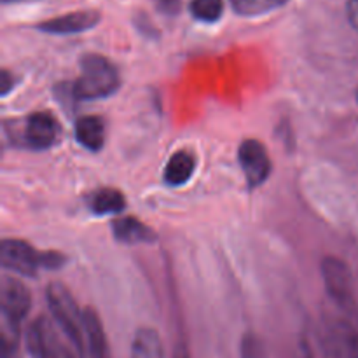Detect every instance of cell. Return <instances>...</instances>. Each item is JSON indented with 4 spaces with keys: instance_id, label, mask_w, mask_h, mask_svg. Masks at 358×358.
<instances>
[{
    "instance_id": "obj_25",
    "label": "cell",
    "mask_w": 358,
    "mask_h": 358,
    "mask_svg": "<svg viewBox=\"0 0 358 358\" xmlns=\"http://www.w3.org/2000/svg\"><path fill=\"white\" fill-rule=\"evenodd\" d=\"M13 90H14V76L9 72V70L3 69L2 70V90H0V93H2V96H7V94H9Z\"/></svg>"
},
{
    "instance_id": "obj_23",
    "label": "cell",
    "mask_w": 358,
    "mask_h": 358,
    "mask_svg": "<svg viewBox=\"0 0 358 358\" xmlns=\"http://www.w3.org/2000/svg\"><path fill=\"white\" fill-rule=\"evenodd\" d=\"M135 23H136V28L140 30V34L149 35V37H154V35H156V28L150 24L149 17H147L145 14H140V16L135 20Z\"/></svg>"
},
{
    "instance_id": "obj_28",
    "label": "cell",
    "mask_w": 358,
    "mask_h": 358,
    "mask_svg": "<svg viewBox=\"0 0 358 358\" xmlns=\"http://www.w3.org/2000/svg\"><path fill=\"white\" fill-rule=\"evenodd\" d=\"M173 358H191L187 355V352L185 350H177V353H175Z\"/></svg>"
},
{
    "instance_id": "obj_24",
    "label": "cell",
    "mask_w": 358,
    "mask_h": 358,
    "mask_svg": "<svg viewBox=\"0 0 358 358\" xmlns=\"http://www.w3.org/2000/svg\"><path fill=\"white\" fill-rule=\"evenodd\" d=\"M346 16L350 24L358 31V0H348L346 3Z\"/></svg>"
},
{
    "instance_id": "obj_27",
    "label": "cell",
    "mask_w": 358,
    "mask_h": 358,
    "mask_svg": "<svg viewBox=\"0 0 358 358\" xmlns=\"http://www.w3.org/2000/svg\"><path fill=\"white\" fill-rule=\"evenodd\" d=\"M297 358H317V357H315L313 352H311L310 345H303V346H301L299 355H297Z\"/></svg>"
},
{
    "instance_id": "obj_31",
    "label": "cell",
    "mask_w": 358,
    "mask_h": 358,
    "mask_svg": "<svg viewBox=\"0 0 358 358\" xmlns=\"http://www.w3.org/2000/svg\"><path fill=\"white\" fill-rule=\"evenodd\" d=\"M357 103H358V90H357Z\"/></svg>"
},
{
    "instance_id": "obj_21",
    "label": "cell",
    "mask_w": 358,
    "mask_h": 358,
    "mask_svg": "<svg viewBox=\"0 0 358 358\" xmlns=\"http://www.w3.org/2000/svg\"><path fill=\"white\" fill-rule=\"evenodd\" d=\"M66 262V257L59 252H44L42 254V269H59Z\"/></svg>"
},
{
    "instance_id": "obj_2",
    "label": "cell",
    "mask_w": 358,
    "mask_h": 358,
    "mask_svg": "<svg viewBox=\"0 0 358 358\" xmlns=\"http://www.w3.org/2000/svg\"><path fill=\"white\" fill-rule=\"evenodd\" d=\"M45 299H48L49 311L55 318L56 325L62 329L63 334L73 346L77 355L84 358L86 353V336H84L83 313L77 308L76 299L69 292L63 283H49L45 289Z\"/></svg>"
},
{
    "instance_id": "obj_16",
    "label": "cell",
    "mask_w": 358,
    "mask_h": 358,
    "mask_svg": "<svg viewBox=\"0 0 358 358\" xmlns=\"http://www.w3.org/2000/svg\"><path fill=\"white\" fill-rule=\"evenodd\" d=\"M189 9L201 23H217L224 14V0H191Z\"/></svg>"
},
{
    "instance_id": "obj_7",
    "label": "cell",
    "mask_w": 358,
    "mask_h": 358,
    "mask_svg": "<svg viewBox=\"0 0 358 358\" xmlns=\"http://www.w3.org/2000/svg\"><path fill=\"white\" fill-rule=\"evenodd\" d=\"M27 348L31 358H63L65 346L59 343L51 322L38 317L28 327Z\"/></svg>"
},
{
    "instance_id": "obj_4",
    "label": "cell",
    "mask_w": 358,
    "mask_h": 358,
    "mask_svg": "<svg viewBox=\"0 0 358 358\" xmlns=\"http://www.w3.org/2000/svg\"><path fill=\"white\" fill-rule=\"evenodd\" d=\"M0 262L3 269H9L14 275L35 278L42 268V254L27 241L6 238L0 243Z\"/></svg>"
},
{
    "instance_id": "obj_12",
    "label": "cell",
    "mask_w": 358,
    "mask_h": 358,
    "mask_svg": "<svg viewBox=\"0 0 358 358\" xmlns=\"http://www.w3.org/2000/svg\"><path fill=\"white\" fill-rule=\"evenodd\" d=\"M112 234L119 243L124 245H140V243H154L156 233L142 220L135 217H122L112 222Z\"/></svg>"
},
{
    "instance_id": "obj_10",
    "label": "cell",
    "mask_w": 358,
    "mask_h": 358,
    "mask_svg": "<svg viewBox=\"0 0 358 358\" xmlns=\"http://www.w3.org/2000/svg\"><path fill=\"white\" fill-rule=\"evenodd\" d=\"M76 140L80 147L87 149L90 152H100L105 145L107 128L105 121L100 115H83L76 121Z\"/></svg>"
},
{
    "instance_id": "obj_30",
    "label": "cell",
    "mask_w": 358,
    "mask_h": 358,
    "mask_svg": "<svg viewBox=\"0 0 358 358\" xmlns=\"http://www.w3.org/2000/svg\"><path fill=\"white\" fill-rule=\"evenodd\" d=\"M63 358H73V355L69 352V350H65V355H63Z\"/></svg>"
},
{
    "instance_id": "obj_17",
    "label": "cell",
    "mask_w": 358,
    "mask_h": 358,
    "mask_svg": "<svg viewBox=\"0 0 358 358\" xmlns=\"http://www.w3.org/2000/svg\"><path fill=\"white\" fill-rule=\"evenodd\" d=\"M0 358H20V327L2 322Z\"/></svg>"
},
{
    "instance_id": "obj_14",
    "label": "cell",
    "mask_w": 358,
    "mask_h": 358,
    "mask_svg": "<svg viewBox=\"0 0 358 358\" xmlns=\"http://www.w3.org/2000/svg\"><path fill=\"white\" fill-rule=\"evenodd\" d=\"M87 208L94 215H115L121 213L126 206V199L121 191L112 187H101L98 191L91 192L86 199Z\"/></svg>"
},
{
    "instance_id": "obj_3",
    "label": "cell",
    "mask_w": 358,
    "mask_h": 358,
    "mask_svg": "<svg viewBox=\"0 0 358 358\" xmlns=\"http://www.w3.org/2000/svg\"><path fill=\"white\" fill-rule=\"evenodd\" d=\"M322 280L325 292L343 310H348L353 304V280L348 264L334 255H327L320 262Z\"/></svg>"
},
{
    "instance_id": "obj_18",
    "label": "cell",
    "mask_w": 358,
    "mask_h": 358,
    "mask_svg": "<svg viewBox=\"0 0 358 358\" xmlns=\"http://www.w3.org/2000/svg\"><path fill=\"white\" fill-rule=\"evenodd\" d=\"M240 353H241V358H268L264 343L261 341V338L252 334V332L245 334L243 339H241Z\"/></svg>"
},
{
    "instance_id": "obj_15",
    "label": "cell",
    "mask_w": 358,
    "mask_h": 358,
    "mask_svg": "<svg viewBox=\"0 0 358 358\" xmlns=\"http://www.w3.org/2000/svg\"><path fill=\"white\" fill-rule=\"evenodd\" d=\"M131 358H164L163 343L154 329L142 327L136 331L131 343Z\"/></svg>"
},
{
    "instance_id": "obj_20",
    "label": "cell",
    "mask_w": 358,
    "mask_h": 358,
    "mask_svg": "<svg viewBox=\"0 0 358 358\" xmlns=\"http://www.w3.org/2000/svg\"><path fill=\"white\" fill-rule=\"evenodd\" d=\"M343 350L346 358H358V332L346 329L343 334Z\"/></svg>"
},
{
    "instance_id": "obj_5",
    "label": "cell",
    "mask_w": 358,
    "mask_h": 358,
    "mask_svg": "<svg viewBox=\"0 0 358 358\" xmlns=\"http://www.w3.org/2000/svg\"><path fill=\"white\" fill-rule=\"evenodd\" d=\"M238 161L247 178L248 189H257L269 178L273 170L271 157L264 143L255 138H247L238 149Z\"/></svg>"
},
{
    "instance_id": "obj_11",
    "label": "cell",
    "mask_w": 358,
    "mask_h": 358,
    "mask_svg": "<svg viewBox=\"0 0 358 358\" xmlns=\"http://www.w3.org/2000/svg\"><path fill=\"white\" fill-rule=\"evenodd\" d=\"M83 322L84 336H86L87 358H110L103 325H101L100 317H98V313L93 308H86L83 311Z\"/></svg>"
},
{
    "instance_id": "obj_1",
    "label": "cell",
    "mask_w": 358,
    "mask_h": 358,
    "mask_svg": "<svg viewBox=\"0 0 358 358\" xmlns=\"http://www.w3.org/2000/svg\"><path fill=\"white\" fill-rule=\"evenodd\" d=\"M80 76L72 86L76 100H103L117 93L121 87V76L114 63L101 55H84L79 62Z\"/></svg>"
},
{
    "instance_id": "obj_19",
    "label": "cell",
    "mask_w": 358,
    "mask_h": 358,
    "mask_svg": "<svg viewBox=\"0 0 358 358\" xmlns=\"http://www.w3.org/2000/svg\"><path fill=\"white\" fill-rule=\"evenodd\" d=\"M233 3L234 10L240 14H255L264 10V3L262 0H229Z\"/></svg>"
},
{
    "instance_id": "obj_13",
    "label": "cell",
    "mask_w": 358,
    "mask_h": 358,
    "mask_svg": "<svg viewBox=\"0 0 358 358\" xmlns=\"http://www.w3.org/2000/svg\"><path fill=\"white\" fill-rule=\"evenodd\" d=\"M196 170V157L187 150H177L173 156L168 159L164 166V184L170 187H180L187 184Z\"/></svg>"
},
{
    "instance_id": "obj_9",
    "label": "cell",
    "mask_w": 358,
    "mask_h": 358,
    "mask_svg": "<svg viewBox=\"0 0 358 358\" xmlns=\"http://www.w3.org/2000/svg\"><path fill=\"white\" fill-rule=\"evenodd\" d=\"M98 23H100V14L96 10H77V13H69L42 21L37 24V30L49 35H73L91 30Z\"/></svg>"
},
{
    "instance_id": "obj_26",
    "label": "cell",
    "mask_w": 358,
    "mask_h": 358,
    "mask_svg": "<svg viewBox=\"0 0 358 358\" xmlns=\"http://www.w3.org/2000/svg\"><path fill=\"white\" fill-rule=\"evenodd\" d=\"M287 2H289V0H262V3H264V10L275 9V7L283 6V3Z\"/></svg>"
},
{
    "instance_id": "obj_29",
    "label": "cell",
    "mask_w": 358,
    "mask_h": 358,
    "mask_svg": "<svg viewBox=\"0 0 358 358\" xmlns=\"http://www.w3.org/2000/svg\"><path fill=\"white\" fill-rule=\"evenodd\" d=\"M3 3H20V2H30V0H2Z\"/></svg>"
},
{
    "instance_id": "obj_22",
    "label": "cell",
    "mask_w": 358,
    "mask_h": 358,
    "mask_svg": "<svg viewBox=\"0 0 358 358\" xmlns=\"http://www.w3.org/2000/svg\"><path fill=\"white\" fill-rule=\"evenodd\" d=\"M154 3H156V9L166 16H175L180 13L182 7V0H154Z\"/></svg>"
},
{
    "instance_id": "obj_8",
    "label": "cell",
    "mask_w": 358,
    "mask_h": 358,
    "mask_svg": "<svg viewBox=\"0 0 358 358\" xmlns=\"http://www.w3.org/2000/svg\"><path fill=\"white\" fill-rule=\"evenodd\" d=\"M59 138V124L49 112H34L24 124V142L31 150H48Z\"/></svg>"
},
{
    "instance_id": "obj_6",
    "label": "cell",
    "mask_w": 358,
    "mask_h": 358,
    "mask_svg": "<svg viewBox=\"0 0 358 358\" xmlns=\"http://www.w3.org/2000/svg\"><path fill=\"white\" fill-rule=\"evenodd\" d=\"M0 306H2V320L20 327L30 313V290L21 280L14 278V276H6L2 280V289H0Z\"/></svg>"
}]
</instances>
